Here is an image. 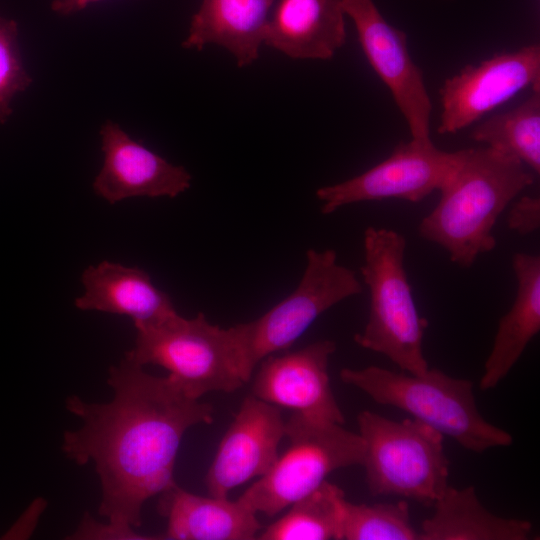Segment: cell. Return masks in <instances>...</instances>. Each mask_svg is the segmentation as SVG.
I'll return each instance as SVG.
<instances>
[{
  "instance_id": "obj_14",
  "label": "cell",
  "mask_w": 540,
  "mask_h": 540,
  "mask_svg": "<svg viewBox=\"0 0 540 540\" xmlns=\"http://www.w3.org/2000/svg\"><path fill=\"white\" fill-rule=\"evenodd\" d=\"M104 162L94 192L110 204L134 197L174 198L191 186V174L132 139L117 123L100 130Z\"/></svg>"
},
{
  "instance_id": "obj_17",
  "label": "cell",
  "mask_w": 540,
  "mask_h": 540,
  "mask_svg": "<svg viewBox=\"0 0 540 540\" xmlns=\"http://www.w3.org/2000/svg\"><path fill=\"white\" fill-rule=\"evenodd\" d=\"M84 293L76 298L80 310L126 315L137 326L159 322L177 312L167 293L138 267L102 261L81 276Z\"/></svg>"
},
{
  "instance_id": "obj_23",
  "label": "cell",
  "mask_w": 540,
  "mask_h": 540,
  "mask_svg": "<svg viewBox=\"0 0 540 540\" xmlns=\"http://www.w3.org/2000/svg\"><path fill=\"white\" fill-rule=\"evenodd\" d=\"M339 540H418V530L405 501L368 505L344 498Z\"/></svg>"
},
{
  "instance_id": "obj_6",
  "label": "cell",
  "mask_w": 540,
  "mask_h": 540,
  "mask_svg": "<svg viewBox=\"0 0 540 540\" xmlns=\"http://www.w3.org/2000/svg\"><path fill=\"white\" fill-rule=\"evenodd\" d=\"M357 422L369 492L434 505L449 486L444 435L416 419L398 422L371 411L359 413Z\"/></svg>"
},
{
  "instance_id": "obj_13",
  "label": "cell",
  "mask_w": 540,
  "mask_h": 540,
  "mask_svg": "<svg viewBox=\"0 0 540 540\" xmlns=\"http://www.w3.org/2000/svg\"><path fill=\"white\" fill-rule=\"evenodd\" d=\"M285 437L281 409L247 396L221 439L206 474L209 495L228 497L238 486L265 475Z\"/></svg>"
},
{
  "instance_id": "obj_10",
  "label": "cell",
  "mask_w": 540,
  "mask_h": 540,
  "mask_svg": "<svg viewBox=\"0 0 540 540\" xmlns=\"http://www.w3.org/2000/svg\"><path fill=\"white\" fill-rule=\"evenodd\" d=\"M363 53L388 87L414 139H429L431 100L422 69L413 61L407 35L390 25L373 0H342Z\"/></svg>"
},
{
  "instance_id": "obj_24",
  "label": "cell",
  "mask_w": 540,
  "mask_h": 540,
  "mask_svg": "<svg viewBox=\"0 0 540 540\" xmlns=\"http://www.w3.org/2000/svg\"><path fill=\"white\" fill-rule=\"evenodd\" d=\"M31 82L21 58L17 24L0 16V124L11 116L14 97Z\"/></svg>"
},
{
  "instance_id": "obj_9",
  "label": "cell",
  "mask_w": 540,
  "mask_h": 540,
  "mask_svg": "<svg viewBox=\"0 0 540 540\" xmlns=\"http://www.w3.org/2000/svg\"><path fill=\"white\" fill-rule=\"evenodd\" d=\"M460 150L437 148L431 138L399 143L382 162L348 180L316 190L321 213L328 215L348 204L384 199L419 202L444 185Z\"/></svg>"
},
{
  "instance_id": "obj_21",
  "label": "cell",
  "mask_w": 540,
  "mask_h": 540,
  "mask_svg": "<svg viewBox=\"0 0 540 540\" xmlns=\"http://www.w3.org/2000/svg\"><path fill=\"white\" fill-rule=\"evenodd\" d=\"M338 486L323 482L291 504L276 521L259 532L260 540H339L342 502Z\"/></svg>"
},
{
  "instance_id": "obj_8",
  "label": "cell",
  "mask_w": 540,
  "mask_h": 540,
  "mask_svg": "<svg viewBox=\"0 0 540 540\" xmlns=\"http://www.w3.org/2000/svg\"><path fill=\"white\" fill-rule=\"evenodd\" d=\"M363 291L356 273L332 249L306 252L296 288L260 317L230 327L246 383L267 356L289 349L325 311Z\"/></svg>"
},
{
  "instance_id": "obj_15",
  "label": "cell",
  "mask_w": 540,
  "mask_h": 540,
  "mask_svg": "<svg viewBox=\"0 0 540 540\" xmlns=\"http://www.w3.org/2000/svg\"><path fill=\"white\" fill-rule=\"evenodd\" d=\"M342 0H276L263 45L292 59L329 60L346 41Z\"/></svg>"
},
{
  "instance_id": "obj_5",
  "label": "cell",
  "mask_w": 540,
  "mask_h": 540,
  "mask_svg": "<svg viewBox=\"0 0 540 540\" xmlns=\"http://www.w3.org/2000/svg\"><path fill=\"white\" fill-rule=\"evenodd\" d=\"M136 330L135 346L127 353L142 366L165 368L170 382L189 398L231 393L247 384L230 327L211 324L203 313L184 318L175 312Z\"/></svg>"
},
{
  "instance_id": "obj_19",
  "label": "cell",
  "mask_w": 540,
  "mask_h": 540,
  "mask_svg": "<svg viewBox=\"0 0 540 540\" xmlns=\"http://www.w3.org/2000/svg\"><path fill=\"white\" fill-rule=\"evenodd\" d=\"M512 267L517 292L501 318L480 379L483 391L496 387L511 371L531 339L540 331V256L519 252Z\"/></svg>"
},
{
  "instance_id": "obj_4",
  "label": "cell",
  "mask_w": 540,
  "mask_h": 540,
  "mask_svg": "<svg viewBox=\"0 0 540 540\" xmlns=\"http://www.w3.org/2000/svg\"><path fill=\"white\" fill-rule=\"evenodd\" d=\"M405 237L395 230L368 227L364 232L361 274L370 292L364 330L354 336L362 348L380 353L403 371L425 373L423 353L427 319L418 313L404 268Z\"/></svg>"
},
{
  "instance_id": "obj_16",
  "label": "cell",
  "mask_w": 540,
  "mask_h": 540,
  "mask_svg": "<svg viewBox=\"0 0 540 540\" xmlns=\"http://www.w3.org/2000/svg\"><path fill=\"white\" fill-rule=\"evenodd\" d=\"M159 496V513L167 519L165 539L253 540L262 529L257 513L239 499L201 496L177 484Z\"/></svg>"
},
{
  "instance_id": "obj_1",
  "label": "cell",
  "mask_w": 540,
  "mask_h": 540,
  "mask_svg": "<svg viewBox=\"0 0 540 540\" xmlns=\"http://www.w3.org/2000/svg\"><path fill=\"white\" fill-rule=\"evenodd\" d=\"M127 352L110 367L108 403L76 395L67 410L82 426L63 435L62 451L78 465L93 462L99 476V514L107 525L89 522V538L148 539L136 533L144 503L174 484L177 453L186 431L213 422V407L192 399L168 377L146 372Z\"/></svg>"
},
{
  "instance_id": "obj_7",
  "label": "cell",
  "mask_w": 540,
  "mask_h": 540,
  "mask_svg": "<svg viewBox=\"0 0 540 540\" xmlns=\"http://www.w3.org/2000/svg\"><path fill=\"white\" fill-rule=\"evenodd\" d=\"M287 448L271 469L238 498L254 512L274 517L317 489L334 471L362 465L364 442L342 424L297 413L285 421Z\"/></svg>"
},
{
  "instance_id": "obj_3",
  "label": "cell",
  "mask_w": 540,
  "mask_h": 540,
  "mask_svg": "<svg viewBox=\"0 0 540 540\" xmlns=\"http://www.w3.org/2000/svg\"><path fill=\"white\" fill-rule=\"evenodd\" d=\"M340 379L376 403L401 409L463 448L483 452L512 444V436L479 413L473 383L438 369L422 374L398 373L378 366L343 368Z\"/></svg>"
},
{
  "instance_id": "obj_26",
  "label": "cell",
  "mask_w": 540,
  "mask_h": 540,
  "mask_svg": "<svg viewBox=\"0 0 540 540\" xmlns=\"http://www.w3.org/2000/svg\"><path fill=\"white\" fill-rule=\"evenodd\" d=\"M100 0H53L51 4L52 10L63 16H68L77 13L88 5Z\"/></svg>"
},
{
  "instance_id": "obj_2",
  "label": "cell",
  "mask_w": 540,
  "mask_h": 540,
  "mask_svg": "<svg viewBox=\"0 0 540 540\" xmlns=\"http://www.w3.org/2000/svg\"><path fill=\"white\" fill-rule=\"evenodd\" d=\"M527 168L487 146L461 149L439 202L419 224V235L444 248L453 263L471 267L495 248L492 231L504 209L534 183Z\"/></svg>"
},
{
  "instance_id": "obj_12",
  "label": "cell",
  "mask_w": 540,
  "mask_h": 540,
  "mask_svg": "<svg viewBox=\"0 0 540 540\" xmlns=\"http://www.w3.org/2000/svg\"><path fill=\"white\" fill-rule=\"evenodd\" d=\"M335 350L334 341L319 340L293 352L267 356L252 376V395L280 409L343 425L345 417L328 372Z\"/></svg>"
},
{
  "instance_id": "obj_11",
  "label": "cell",
  "mask_w": 540,
  "mask_h": 540,
  "mask_svg": "<svg viewBox=\"0 0 540 540\" xmlns=\"http://www.w3.org/2000/svg\"><path fill=\"white\" fill-rule=\"evenodd\" d=\"M527 87L540 90L537 43L494 54L478 65H466L440 88L442 113L437 132L454 134Z\"/></svg>"
},
{
  "instance_id": "obj_22",
  "label": "cell",
  "mask_w": 540,
  "mask_h": 540,
  "mask_svg": "<svg viewBox=\"0 0 540 540\" xmlns=\"http://www.w3.org/2000/svg\"><path fill=\"white\" fill-rule=\"evenodd\" d=\"M471 137L487 147L520 160L536 175L540 173V90L520 105L496 114L475 126Z\"/></svg>"
},
{
  "instance_id": "obj_18",
  "label": "cell",
  "mask_w": 540,
  "mask_h": 540,
  "mask_svg": "<svg viewBox=\"0 0 540 540\" xmlns=\"http://www.w3.org/2000/svg\"><path fill=\"white\" fill-rule=\"evenodd\" d=\"M276 0H202L182 46L226 49L239 67L255 62Z\"/></svg>"
},
{
  "instance_id": "obj_20",
  "label": "cell",
  "mask_w": 540,
  "mask_h": 540,
  "mask_svg": "<svg viewBox=\"0 0 540 540\" xmlns=\"http://www.w3.org/2000/svg\"><path fill=\"white\" fill-rule=\"evenodd\" d=\"M432 517L422 522L418 540H527L532 524L488 511L473 486H448L434 503Z\"/></svg>"
},
{
  "instance_id": "obj_25",
  "label": "cell",
  "mask_w": 540,
  "mask_h": 540,
  "mask_svg": "<svg viewBox=\"0 0 540 540\" xmlns=\"http://www.w3.org/2000/svg\"><path fill=\"white\" fill-rule=\"evenodd\" d=\"M507 225L510 230L521 235H528L540 226V198L523 196L513 203L508 216Z\"/></svg>"
}]
</instances>
